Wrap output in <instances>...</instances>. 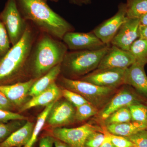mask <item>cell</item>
<instances>
[{
	"mask_svg": "<svg viewBox=\"0 0 147 147\" xmlns=\"http://www.w3.org/2000/svg\"><path fill=\"white\" fill-rule=\"evenodd\" d=\"M139 38L147 40V26L139 25Z\"/></svg>",
	"mask_w": 147,
	"mask_h": 147,
	"instance_id": "cell-36",
	"label": "cell"
},
{
	"mask_svg": "<svg viewBox=\"0 0 147 147\" xmlns=\"http://www.w3.org/2000/svg\"><path fill=\"white\" fill-rule=\"evenodd\" d=\"M102 132L105 134L106 137H105V140H104V142H103L102 144H101V146L99 147H115V146H113L112 142H111V140H110V137H109V136H108L106 133H105V132H103V131H102Z\"/></svg>",
	"mask_w": 147,
	"mask_h": 147,
	"instance_id": "cell-38",
	"label": "cell"
},
{
	"mask_svg": "<svg viewBox=\"0 0 147 147\" xmlns=\"http://www.w3.org/2000/svg\"><path fill=\"white\" fill-rule=\"evenodd\" d=\"M75 110L68 101L56 102L47 117L48 125L58 127L69 124L75 121Z\"/></svg>",
	"mask_w": 147,
	"mask_h": 147,
	"instance_id": "cell-14",
	"label": "cell"
},
{
	"mask_svg": "<svg viewBox=\"0 0 147 147\" xmlns=\"http://www.w3.org/2000/svg\"><path fill=\"white\" fill-rule=\"evenodd\" d=\"M110 47L108 45L98 50L67 52L61 63V69L72 76L86 74L97 68Z\"/></svg>",
	"mask_w": 147,
	"mask_h": 147,
	"instance_id": "cell-4",
	"label": "cell"
},
{
	"mask_svg": "<svg viewBox=\"0 0 147 147\" xmlns=\"http://www.w3.org/2000/svg\"><path fill=\"white\" fill-rule=\"evenodd\" d=\"M105 134L103 132L96 131L93 132L88 137L85 147H99L105 140Z\"/></svg>",
	"mask_w": 147,
	"mask_h": 147,
	"instance_id": "cell-30",
	"label": "cell"
},
{
	"mask_svg": "<svg viewBox=\"0 0 147 147\" xmlns=\"http://www.w3.org/2000/svg\"><path fill=\"white\" fill-rule=\"evenodd\" d=\"M39 32L28 22L21 39L0 59V85L13 81L28 64L32 48Z\"/></svg>",
	"mask_w": 147,
	"mask_h": 147,
	"instance_id": "cell-3",
	"label": "cell"
},
{
	"mask_svg": "<svg viewBox=\"0 0 147 147\" xmlns=\"http://www.w3.org/2000/svg\"><path fill=\"white\" fill-rule=\"evenodd\" d=\"M125 4L128 18H140L147 13V0H126Z\"/></svg>",
	"mask_w": 147,
	"mask_h": 147,
	"instance_id": "cell-21",
	"label": "cell"
},
{
	"mask_svg": "<svg viewBox=\"0 0 147 147\" xmlns=\"http://www.w3.org/2000/svg\"><path fill=\"white\" fill-rule=\"evenodd\" d=\"M61 96V90L55 82L44 91L32 97L21 107L20 111L24 112L37 106H47L57 101Z\"/></svg>",
	"mask_w": 147,
	"mask_h": 147,
	"instance_id": "cell-17",
	"label": "cell"
},
{
	"mask_svg": "<svg viewBox=\"0 0 147 147\" xmlns=\"http://www.w3.org/2000/svg\"><path fill=\"white\" fill-rule=\"evenodd\" d=\"M16 1L22 17L40 32L62 40L67 33L74 31L71 24L50 8L47 0Z\"/></svg>",
	"mask_w": 147,
	"mask_h": 147,
	"instance_id": "cell-1",
	"label": "cell"
},
{
	"mask_svg": "<svg viewBox=\"0 0 147 147\" xmlns=\"http://www.w3.org/2000/svg\"><path fill=\"white\" fill-rule=\"evenodd\" d=\"M10 44L7 32L0 19V59L10 49Z\"/></svg>",
	"mask_w": 147,
	"mask_h": 147,
	"instance_id": "cell-28",
	"label": "cell"
},
{
	"mask_svg": "<svg viewBox=\"0 0 147 147\" xmlns=\"http://www.w3.org/2000/svg\"><path fill=\"white\" fill-rule=\"evenodd\" d=\"M98 108L90 102L76 107L75 120L82 122L91 117L95 115L98 113Z\"/></svg>",
	"mask_w": 147,
	"mask_h": 147,
	"instance_id": "cell-25",
	"label": "cell"
},
{
	"mask_svg": "<svg viewBox=\"0 0 147 147\" xmlns=\"http://www.w3.org/2000/svg\"><path fill=\"white\" fill-rule=\"evenodd\" d=\"M100 129L92 125L87 123L75 128L56 127L53 131L55 139L65 143L71 147H85L88 137Z\"/></svg>",
	"mask_w": 147,
	"mask_h": 147,
	"instance_id": "cell-7",
	"label": "cell"
},
{
	"mask_svg": "<svg viewBox=\"0 0 147 147\" xmlns=\"http://www.w3.org/2000/svg\"><path fill=\"white\" fill-rule=\"evenodd\" d=\"M145 66L135 62L127 68L125 84L132 87L139 94L147 99V76Z\"/></svg>",
	"mask_w": 147,
	"mask_h": 147,
	"instance_id": "cell-15",
	"label": "cell"
},
{
	"mask_svg": "<svg viewBox=\"0 0 147 147\" xmlns=\"http://www.w3.org/2000/svg\"><path fill=\"white\" fill-rule=\"evenodd\" d=\"M16 125L14 123L5 124L0 123V142H3L16 130Z\"/></svg>",
	"mask_w": 147,
	"mask_h": 147,
	"instance_id": "cell-33",
	"label": "cell"
},
{
	"mask_svg": "<svg viewBox=\"0 0 147 147\" xmlns=\"http://www.w3.org/2000/svg\"><path fill=\"white\" fill-rule=\"evenodd\" d=\"M55 138L50 136L42 137L40 140L39 147H53Z\"/></svg>",
	"mask_w": 147,
	"mask_h": 147,
	"instance_id": "cell-35",
	"label": "cell"
},
{
	"mask_svg": "<svg viewBox=\"0 0 147 147\" xmlns=\"http://www.w3.org/2000/svg\"><path fill=\"white\" fill-rule=\"evenodd\" d=\"M131 147H138L137 146H132Z\"/></svg>",
	"mask_w": 147,
	"mask_h": 147,
	"instance_id": "cell-42",
	"label": "cell"
},
{
	"mask_svg": "<svg viewBox=\"0 0 147 147\" xmlns=\"http://www.w3.org/2000/svg\"><path fill=\"white\" fill-rule=\"evenodd\" d=\"M139 18L140 25L147 26V13L143 15Z\"/></svg>",
	"mask_w": 147,
	"mask_h": 147,
	"instance_id": "cell-40",
	"label": "cell"
},
{
	"mask_svg": "<svg viewBox=\"0 0 147 147\" xmlns=\"http://www.w3.org/2000/svg\"><path fill=\"white\" fill-rule=\"evenodd\" d=\"M126 69L116 68L97 69L84 76L81 80L99 86L116 89L125 85Z\"/></svg>",
	"mask_w": 147,
	"mask_h": 147,
	"instance_id": "cell-10",
	"label": "cell"
},
{
	"mask_svg": "<svg viewBox=\"0 0 147 147\" xmlns=\"http://www.w3.org/2000/svg\"><path fill=\"white\" fill-rule=\"evenodd\" d=\"M105 128L111 134L128 137L147 129V122L131 121L124 123L108 125Z\"/></svg>",
	"mask_w": 147,
	"mask_h": 147,
	"instance_id": "cell-19",
	"label": "cell"
},
{
	"mask_svg": "<svg viewBox=\"0 0 147 147\" xmlns=\"http://www.w3.org/2000/svg\"><path fill=\"white\" fill-rule=\"evenodd\" d=\"M67 46L61 40L40 32L33 45L29 57L33 79H38L50 69L61 63L68 51Z\"/></svg>",
	"mask_w": 147,
	"mask_h": 147,
	"instance_id": "cell-2",
	"label": "cell"
},
{
	"mask_svg": "<svg viewBox=\"0 0 147 147\" xmlns=\"http://www.w3.org/2000/svg\"><path fill=\"white\" fill-rule=\"evenodd\" d=\"M61 72V64L55 66L44 75L37 79L29 91L28 95L36 96L55 83Z\"/></svg>",
	"mask_w": 147,
	"mask_h": 147,
	"instance_id": "cell-20",
	"label": "cell"
},
{
	"mask_svg": "<svg viewBox=\"0 0 147 147\" xmlns=\"http://www.w3.org/2000/svg\"><path fill=\"white\" fill-rule=\"evenodd\" d=\"M55 102H53L50 105L46 106L42 113L38 115L37 119L36 124L34 127L31 139L28 144L24 147H33V146L35 143L36 142L38 134L41 131L42 127L44 126L45 122L47 120V117L50 113V110L53 108Z\"/></svg>",
	"mask_w": 147,
	"mask_h": 147,
	"instance_id": "cell-23",
	"label": "cell"
},
{
	"mask_svg": "<svg viewBox=\"0 0 147 147\" xmlns=\"http://www.w3.org/2000/svg\"><path fill=\"white\" fill-rule=\"evenodd\" d=\"M125 137L132 142L135 146L138 147H147V129Z\"/></svg>",
	"mask_w": 147,
	"mask_h": 147,
	"instance_id": "cell-31",
	"label": "cell"
},
{
	"mask_svg": "<svg viewBox=\"0 0 147 147\" xmlns=\"http://www.w3.org/2000/svg\"><path fill=\"white\" fill-rule=\"evenodd\" d=\"M36 79H30L24 82L0 85V92L3 93L14 106L22 105Z\"/></svg>",
	"mask_w": 147,
	"mask_h": 147,
	"instance_id": "cell-16",
	"label": "cell"
},
{
	"mask_svg": "<svg viewBox=\"0 0 147 147\" xmlns=\"http://www.w3.org/2000/svg\"><path fill=\"white\" fill-rule=\"evenodd\" d=\"M47 1H50L53 2L57 3L59 0H47Z\"/></svg>",
	"mask_w": 147,
	"mask_h": 147,
	"instance_id": "cell-41",
	"label": "cell"
},
{
	"mask_svg": "<svg viewBox=\"0 0 147 147\" xmlns=\"http://www.w3.org/2000/svg\"><path fill=\"white\" fill-rule=\"evenodd\" d=\"M62 41L71 51L98 50L108 45L104 44L93 32H69L64 36Z\"/></svg>",
	"mask_w": 147,
	"mask_h": 147,
	"instance_id": "cell-11",
	"label": "cell"
},
{
	"mask_svg": "<svg viewBox=\"0 0 147 147\" xmlns=\"http://www.w3.org/2000/svg\"><path fill=\"white\" fill-rule=\"evenodd\" d=\"M61 82L67 89L77 93L96 108L108 101L115 89L101 87L81 80L63 76Z\"/></svg>",
	"mask_w": 147,
	"mask_h": 147,
	"instance_id": "cell-5",
	"label": "cell"
},
{
	"mask_svg": "<svg viewBox=\"0 0 147 147\" xmlns=\"http://www.w3.org/2000/svg\"><path fill=\"white\" fill-rule=\"evenodd\" d=\"M14 106L5 95L0 92V109L11 111Z\"/></svg>",
	"mask_w": 147,
	"mask_h": 147,
	"instance_id": "cell-34",
	"label": "cell"
},
{
	"mask_svg": "<svg viewBox=\"0 0 147 147\" xmlns=\"http://www.w3.org/2000/svg\"><path fill=\"white\" fill-rule=\"evenodd\" d=\"M127 18L126 4L121 3L116 14L96 27L93 32L104 44L109 45Z\"/></svg>",
	"mask_w": 147,
	"mask_h": 147,
	"instance_id": "cell-9",
	"label": "cell"
},
{
	"mask_svg": "<svg viewBox=\"0 0 147 147\" xmlns=\"http://www.w3.org/2000/svg\"><path fill=\"white\" fill-rule=\"evenodd\" d=\"M0 19L7 32L12 46L20 40L26 29L28 21L22 17L16 0H7L0 13Z\"/></svg>",
	"mask_w": 147,
	"mask_h": 147,
	"instance_id": "cell-6",
	"label": "cell"
},
{
	"mask_svg": "<svg viewBox=\"0 0 147 147\" xmlns=\"http://www.w3.org/2000/svg\"><path fill=\"white\" fill-rule=\"evenodd\" d=\"M131 121L130 110L128 107H124L117 110L105 120L106 125L128 122Z\"/></svg>",
	"mask_w": 147,
	"mask_h": 147,
	"instance_id": "cell-24",
	"label": "cell"
},
{
	"mask_svg": "<svg viewBox=\"0 0 147 147\" xmlns=\"http://www.w3.org/2000/svg\"><path fill=\"white\" fill-rule=\"evenodd\" d=\"M61 94L68 102L76 108L89 102L81 95L67 88L61 90Z\"/></svg>",
	"mask_w": 147,
	"mask_h": 147,
	"instance_id": "cell-27",
	"label": "cell"
},
{
	"mask_svg": "<svg viewBox=\"0 0 147 147\" xmlns=\"http://www.w3.org/2000/svg\"><path fill=\"white\" fill-rule=\"evenodd\" d=\"M54 146L55 147H71L65 143L56 139H55Z\"/></svg>",
	"mask_w": 147,
	"mask_h": 147,
	"instance_id": "cell-39",
	"label": "cell"
},
{
	"mask_svg": "<svg viewBox=\"0 0 147 147\" xmlns=\"http://www.w3.org/2000/svg\"><path fill=\"white\" fill-rule=\"evenodd\" d=\"M139 18H127L121 26L110 44L125 51H129L133 42L139 38Z\"/></svg>",
	"mask_w": 147,
	"mask_h": 147,
	"instance_id": "cell-12",
	"label": "cell"
},
{
	"mask_svg": "<svg viewBox=\"0 0 147 147\" xmlns=\"http://www.w3.org/2000/svg\"><path fill=\"white\" fill-rule=\"evenodd\" d=\"M71 4L79 6L88 5L91 3V0H67Z\"/></svg>",
	"mask_w": 147,
	"mask_h": 147,
	"instance_id": "cell-37",
	"label": "cell"
},
{
	"mask_svg": "<svg viewBox=\"0 0 147 147\" xmlns=\"http://www.w3.org/2000/svg\"><path fill=\"white\" fill-rule=\"evenodd\" d=\"M131 121L147 122V104L139 103L129 106Z\"/></svg>",
	"mask_w": 147,
	"mask_h": 147,
	"instance_id": "cell-26",
	"label": "cell"
},
{
	"mask_svg": "<svg viewBox=\"0 0 147 147\" xmlns=\"http://www.w3.org/2000/svg\"><path fill=\"white\" fill-rule=\"evenodd\" d=\"M129 52L136 62L146 65L147 64V40L138 38L131 45Z\"/></svg>",
	"mask_w": 147,
	"mask_h": 147,
	"instance_id": "cell-22",
	"label": "cell"
},
{
	"mask_svg": "<svg viewBox=\"0 0 147 147\" xmlns=\"http://www.w3.org/2000/svg\"><path fill=\"white\" fill-rule=\"evenodd\" d=\"M34 126L33 123L27 121L1 142L0 147H24L30 139Z\"/></svg>",
	"mask_w": 147,
	"mask_h": 147,
	"instance_id": "cell-18",
	"label": "cell"
},
{
	"mask_svg": "<svg viewBox=\"0 0 147 147\" xmlns=\"http://www.w3.org/2000/svg\"><path fill=\"white\" fill-rule=\"evenodd\" d=\"M102 131L109 136L111 142L115 147H131L135 146L126 137L111 134L106 130L105 127L102 129Z\"/></svg>",
	"mask_w": 147,
	"mask_h": 147,
	"instance_id": "cell-29",
	"label": "cell"
},
{
	"mask_svg": "<svg viewBox=\"0 0 147 147\" xmlns=\"http://www.w3.org/2000/svg\"><path fill=\"white\" fill-rule=\"evenodd\" d=\"M27 118L18 113L0 109V123H6L9 121L25 120Z\"/></svg>",
	"mask_w": 147,
	"mask_h": 147,
	"instance_id": "cell-32",
	"label": "cell"
},
{
	"mask_svg": "<svg viewBox=\"0 0 147 147\" xmlns=\"http://www.w3.org/2000/svg\"><path fill=\"white\" fill-rule=\"evenodd\" d=\"M139 103L147 104V99L139 94L134 89H131L128 87H125L114 96L102 110L100 115V118L105 121L117 110Z\"/></svg>",
	"mask_w": 147,
	"mask_h": 147,
	"instance_id": "cell-8",
	"label": "cell"
},
{
	"mask_svg": "<svg viewBox=\"0 0 147 147\" xmlns=\"http://www.w3.org/2000/svg\"><path fill=\"white\" fill-rule=\"evenodd\" d=\"M136 62L135 59L128 51L112 45L100 61L97 69L108 68L127 69Z\"/></svg>",
	"mask_w": 147,
	"mask_h": 147,
	"instance_id": "cell-13",
	"label": "cell"
}]
</instances>
